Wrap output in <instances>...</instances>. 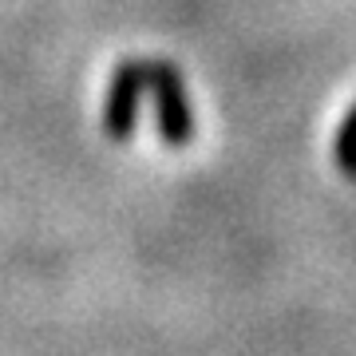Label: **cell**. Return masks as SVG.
Returning <instances> with one entry per match:
<instances>
[{
	"instance_id": "obj_1",
	"label": "cell",
	"mask_w": 356,
	"mask_h": 356,
	"mask_svg": "<svg viewBox=\"0 0 356 356\" xmlns=\"http://www.w3.org/2000/svg\"><path fill=\"white\" fill-rule=\"evenodd\" d=\"M147 95L154 103V127L166 147H186L194 139V111L186 99V83L170 60H143Z\"/></svg>"
},
{
	"instance_id": "obj_2",
	"label": "cell",
	"mask_w": 356,
	"mask_h": 356,
	"mask_svg": "<svg viewBox=\"0 0 356 356\" xmlns=\"http://www.w3.org/2000/svg\"><path fill=\"white\" fill-rule=\"evenodd\" d=\"M147 95V72L143 60H123L115 67L107 99H103V131L111 143H127L135 139V123H139V107Z\"/></svg>"
},
{
	"instance_id": "obj_3",
	"label": "cell",
	"mask_w": 356,
	"mask_h": 356,
	"mask_svg": "<svg viewBox=\"0 0 356 356\" xmlns=\"http://www.w3.org/2000/svg\"><path fill=\"white\" fill-rule=\"evenodd\" d=\"M332 154H337V166H341V175L356 182V103L348 107V115H344L341 127H337Z\"/></svg>"
}]
</instances>
